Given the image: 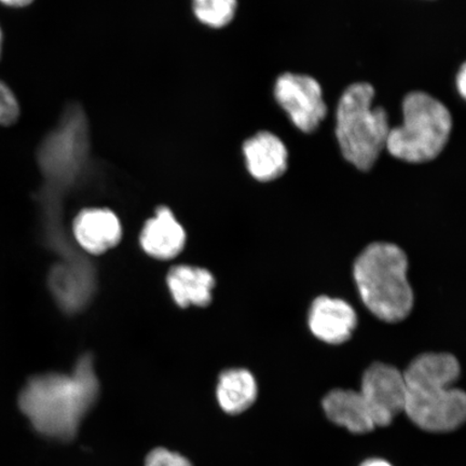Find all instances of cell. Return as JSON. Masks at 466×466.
<instances>
[{"label":"cell","instance_id":"1","mask_svg":"<svg viewBox=\"0 0 466 466\" xmlns=\"http://www.w3.org/2000/svg\"><path fill=\"white\" fill-rule=\"evenodd\" d=\"M100 383L91 355H84L71 374L35 376L19 395L20 410L37 433L68 441L95 406Z\"/></svg>","mask_w":466,"mask_h":466},{"label":"cell","instance_id":"2","mask_svg":"<svg viewBox=\"0 0 466 466\" xmlns=\"http://www.w3.org/2000/svg\"><path fill=\"white\" fill-rule=\"evenodd\" d=\"M403 375L404 411L419 428L448 432L464 422L466 396L453 387L460 376V364L453 355L422 354L412 360Z\"/></svg>","mask_w":466,"mask_h":466},{"label":"cell","instance_id":"3","mask_svg":"<svg viewBox=\"0 0 466 466\" xmlns=\"http://www.w3.org/2000/svg\"><path fill=\"white\" fill-rule=\"evenodd\" d=\"M407 270L406 254L391 243L370 244L355 261L360 295L378 319L395 323L410 313L413 294Z\"/></svg>","mask_w":466,"mask_h":466},{"label":"cell","instance_id":"4","mask_svg":"<svg viewBox=\"0 0 466 466\" xmlns=\"http://www.w3.org/2000/svg\"><path fill=\"white\" fill-rule=\"evenodd\" d=\"M375 95L371 85L353 84L337 107L336 137L343 158L364 172L375 166L391 130L386 109L372 107Z\"/></svg>","mask_w":466,"mask_h":466},{"label":"cell","instance_id":"5","mask_svg":"<svg viewBox=\"0 0 466 466\" xmlns=\"http://www.w3.org/2000/svg\"><path fill=\"white\" fill-rule=\"evenodd\" d=\"M403 124L390 130L386 148L394 158L410 163L432 161L450 141L452 116L444 104L421 91L403 101Z\"/></svg>","mask_w":466,"mask_h":466},{"label":"cell","instance_id":"6","mask_svg":"<svg viewBox=\"0 0 466 466\" xmlns=\"http://www.w3.org/2000/svg\"><path fill=\"white\" fill-rule=\"evenodd\" d=\"M86 153V122L80 113H69L60 127L46 139L40 154V165L49 183L43 199L46 232L64 230L60 198L78 177Z\"/></svg>","mask_w":466,"mask_h":466},{"label":"cell","instance_id":"7","mask_svg":"<svg viewBox=\"0 0 466 466\" xmlns=\"http://www.w3.org/2000/svg\"><path fill=\"white\" fill-rule=\"evenodd\" d=\"M275 96L290 121L304 133L316 132L328 114L322 86L310 76L293 73L279 76Z\"/></svg>","mask_w":466,"mask_h":466},{"label":"cell","instance_id":"8","mask_svg":"<svg viewBox=\"0 0 466 466\" xmlns=\"http://www.w3.org/2000/svg\"><path fill=\"white\" fill-rule=\"evenodd\" d=\"M360 393L370 408L376 427H386L404 411L406 388L403 372L391 365L372 364L364 372Z\"/></svg>","mask_w":466,"mask_h":466},{"label":"cell","instance_id":"9","mask_svg":"<svg viewBox=\"0 0 466 466\" xmlns=\"http://www.w3.org/2000/svg\"><path fill=\"white\" fill-rule=\"evenodd\" d=\"M49 287L63 311H81L96 293L95 268L79 254L64 258L52 268Z\"/></svg>","mask_w":466,"mask_h":466},{"label":"cell","instance_id":"10","mask_svg":"<svg viewBox=\"0 0 466 466\" xmlns=\"http://www.w3.org/2000/svg\"><path fill=\"white\" fill-rule=\"evenodd\" d=\"M357 323V313L347 301L326 296L313 301L309 326L319 340L340 345L351 338Z\"/></svg>","mask_w":466,"mask_h":466},{"label":"cell","instance_id":"11","mask_svg":"<svg viewBox=\"0 0 466 466\" xmlns=\"http://www.w3.org/2000/svg\"><path fill=\"white\" fill-rule=\"evenodd\" d=\"M73 236L85 252L100 255L119 243L122 236L120 220L107 208H86L73 224Z\"/></svg>","mask_w":466,"mask_h":466},{"label":"cell","instance_id":"12","mask_svg":"<svg viewBox=\"0 0 466 466\" xmlns=\"http://www.w3.org/2000/svg\"><path fill=\"white\" fill-rule=\"evenodd\" d=\"M247 167L259 182H272L288 170L287 146L275 134L261 131L243 144Z\"/></svg>","mask_w":466,"mask_h":466},{"label":"cell","instance_id":"13","mask_svg":"<svg viewBox=\"0 0 466 466\" xmlns=\"http://www.w3.org/2000/svg\"><path fill=\"white\" fill-rule=\"evenodd\" d=\"M139 242L151 258L168 260L182 252L186 232L170 208L161 207L156 215L145 224Z\"/></svg>","mask_w":466,"mask_h":466},{"label":"cell","instance_id":"14","mask_svg":"<svg viewBox=\"0 0 466 466\" xmlns=\"http://www.w3.org/2000/svg\"><path fill=\"white\" fill-rule=\"evenodd\" d=\"M323 410L330 421L352 433H366L376 428L369 406L360 391L336 389L322 400Z\"/></svg>","mask_w":466,"mask_h":466},{"label":"cell","instance_id":"15","mask_svg":"<svg viewBox=\"0 0 466 466\" xmlns=\"http://www.w3.org/2000/svg\"><path fill=\"white\" fill-rule=\"evenodd\" d=\"M167 288L179 307H206L212 301L215 279L211 272L191 266L174 267L167 277Z\"/></svg>","mask_w":466,"mask_h":466},{"label":"cell","instance_id":"16","mask_svg":"<svg viewBox=\"0 0 466 466\" xmlns=\"http://www.w3.org/2000/svg\"><path fill=\"white\" fill-rule=\"evenodd\" d=\"M258 388L252 372L235 369L219 376L217 395L218 404L229 415L246 411L258 399Z\"/></svg>","mask_w":466,"mask_h":466},{"label":"cell","instance_id":"17","mask_svg":"<svg viewBox=\"0 0 466 466\" xmlns=\"http://www.w3.org/2000/svg\"><path fill=\"white\" fill-rule=\"evenodd\" d=\"M191 7L201 25L223 28L235 19L238 0H191Z\"/></svg>","mask_w":466,"mask_h":466},{"label":"cell","instance_id":"18","mask_svg":"<svg viewBox=\"0 0 466 466\" xmlns=\"http://www.w3.org/2000/svg\"><path fill=\"white\" fill-rule=\"evenodd\" d=\"M20 106L15 93L0 81V126H11L19 118Z\"/></svg>","mask_w":466,"mask_h":466},{"label":"cell","instance_id":"19","mask_svg":"<svg viewBox=\"0 0 466 466\" xmlns=\"http://www.w3.org/2000/svg\"><path fill=\"white\" fill-rule=\"evenodd\" d=\"M145 466H192V464L182 454L168 451L167 448H156L146 458Z\"/></svg>","mask_w":466,"mask_h":466},{"label":"cell","instance_id":"20","mask_svg":"<svg viewBox=\"0 0 466 466\" xmlns=\"http://www.w3.org/2000/svg\"><path fill=\"white\" fill-rule=\"evenodd\" d=\"M457 86L460 95L464 98L466 96V67L465 64L460 68L457 76Z\"/></svg>","mask_w":466,"mask_h":466},{"label":"cell","instance_id":"21","mask_svg":"<svg viewBox=\"0 0 466 466\" xmlns=\"http://www.w3.org/2000/svg\"><path fill=\"white\" fill-rule=\"evenodd\" d=\"M34 0H0V3L5 4V5H10V7H25L29 4H32Z\"/></svg>","mask_w":466,"mask_h":466},{"label":"cell","instance_id":"22","mask_svg":"<svg viewBox=\"0 0 466 466\" xmlns=\"http://www.w3.org/2000/svg\"><path fill=\"white\" fill-rule=\"evenodd\" d=\"M360 466H392V464L389 463L388 461H386V460L383 459L371 458L366 460V461H364Z\"/></svg>","mask_w":466,"mask_h":466},{"label":"cell","instance_id":"23","mask_svg":"<svg viewBox=\"0 0 466 466\" xmlns=\"http://www.w3.org/2000/svg\"><path fill=\"white\" fill-rule=\"evenodd\" d=\"M2 48H3V32H2V28H0V55H2Z\"/></svg>","mask_w":466,"mask_h":466}]
</instances>
